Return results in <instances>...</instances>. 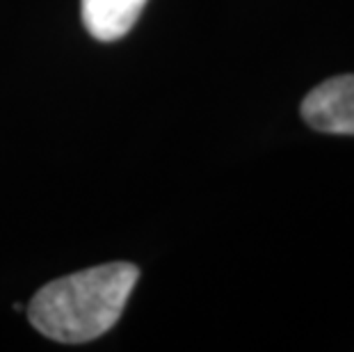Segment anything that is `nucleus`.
<instances>
[{
    "instance_id": "1",
    "label": "nucleus",
    "mask_w": 354,
    "mask_h": 352,
    "mask_svg": "<svg viewBox=\"0 0 354 352\" xmlns=\"http://www.w3.org/2000/svg\"><path fill=\"white\" fill-rule=\"evenodd\" d=\"M140 270L131 263H105L46 284L30 302V320L57 343L99 339L122 318Z\"/></svg>"
},
{
    "instance_id": "2",
    "label": "nucleus",
    "mask_w": 354,
    "mask_h": 352,
    "mask_svg": "<svg viewBox=\"0 0 354 352\" xmlns=\"http://www.w3.org/2000/svg\"><path fill=\"white\" fill-rule=\"evenodd\" d=\"M302 117L329 136H354V73L334 76L306 94Z\"/></svg>"
},
{
    "instance_id": "3",
    "label": "nucleus",
    "mask_w": 354,
    "mask_h": 352,
    "mask_svg": "<svg viewBox=\"0 0 354 352\" xmlns=\"http://www.w3.org/2000/svg\"><path fill=\"white\" fill-rule=\"evenodd\" d=\"M147 0H82V21L89 35L101 41H115L131 33Z\"/></svg>"
}]
</instances>
